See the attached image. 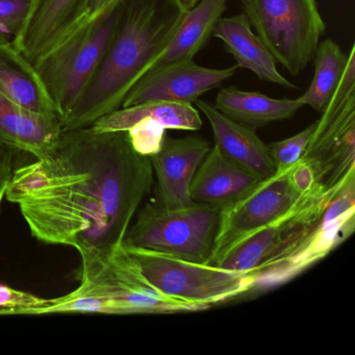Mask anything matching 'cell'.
I'll return each instance as SVG.
<instances>
[{
  "mask_svg": "<svg viewBox=\"0 0 355 355\" xmlns=\"http://www.w3.org/2000/svg\"><path fill=\"white\" fill-rule=\"evenodd\" d=\"M153 184L150 159L128 132L88 126L63 130L49 157L15 170L6 198L37 240L73 247L87 267L122 246Z\"/></svg>",
  "mask_w": 355,
  "mask_h": 355,
  "instance_id": "1",
  "label": "cell"
},
{
  "mask_svg": "<svg viewBox=\"0 0 355 355\" xmlns=\"http://www.w3.org/2000/svg\"><path fill=\"white\" fill-rule=\"evenodd\" d=\"M315 128H317V121L313 122L295 136L268 144L272 159L275 165L276 172L290 169L302 157L305 149L313 138Z\"/></svg>",
  "mask_w": 355,
  "mask_h": 355,
  "instance_id": "23",
  "label": "cell"
},
{
  "mask_svg": "<svg viewBox=\"0 0 355 355\" xmlns=\"http://www.w3.org/2000/svg\"><path fill=\"white\" fill-rule=\"evenodd\" d=\"M49 299L16 290L0 284V315H28V311L43 306Z\"/></svg>",
  "mask_w": 355,
  "mask_h": 355,
  "instance_id": "25",
  "label": "cell"
},
{
  "mask_svg": "<svg viewBox=\"0 0 355 355\" xmlns=\"http://www.w3.org/2000/svg\"><path fill=\"white\" fill-rule=\"evenodd\" d=\"M261 180L214 145L190 184L193 202L222 209L252 190Z\"/></svg>",
  "mask_w": 355,
  "mask_h": 355,
  "instance_id": "16",
  "label": "cell"
},
{
  "mask_svg": "<svg viewBox=\"0 0 355 355\" xmlns=\"http://www.w3.org/2000/svg\"><path fill=\"white\" fill-rule=\"evenodd\" d=\"M213 36L222 41L226 51L234 57L238 68L250 70L263 82L282 88L296 89L294 84L279 73L277 63L259 36L253 33L244 14L221 18Z\"/></svg>",
  "mask_w": 355,
  "mask_h": 355,
  "instance_id": "19",
  "label": "cell"
},
{
  "mask_svg": "<svg viewBox=\"0 0 355 355\" xmlns=\"http://www.w3.org/2000/svg\"><path fill=\"white\" fill-rule=\"evenodd\" d=\"M123 247L145 280L157 292L175 300L209 309L254 288L251 272L230 271L165 253Z\"/></svg>",
  "mask_w": 355,
  "mask_h": 355,
  "instance_id": "7",
  "label": "cell"
},
{
  "mask_svg": "<svg viewBox=\"0 0 355 355\" xmlns=\"http://www.w3.org/2000/svg\"><path fill=\"white\" fill-rule=\"evenodd\" d=\"M211 148V143L200 136H166L159 153L149 157L157 180L155 200L159 205L169 209L192 205L190 184Z\"/></svg>",
  "mask_w": 355,
  "mask_h": 355,
  "instance_id": "13",
  "label": "cell"
},
{
  "mask_svg": "<svg viewBox=\"0 0 355 355\" xmlns=\"http://www.w3.org/2000/svg\"><path fill=\"white\" fill-rule=\"evenodd\" d=\"M122 1L123 0H89L82 21H80V26L76 28V30L82 28L85 24H89V22L101 17L105 14L109 13L114 8L120 5Z\"/></svg>",
  "mask_w": 355,
  "mask_h": 355,
  "instance_id": "27",
  "label": "cell"
},
{
  "mask_svg": "<svg viewBox=\"0 0 355 355\" xmlns=\"http://www.w3.org/2000/svg\"><path fill=\"white\" fill-rule=\"evenodd\" d=\"M91 128L96 132H126L135 150L150 157L161 149L166 130L196 132L202 128V119L192 103L151 101L120 107Z\"/></svg>",
  "mask_w": 355,
  "mask_h": 355,
  "instance_id": "11",
  "label": "cell"
},
{
  "mask_svg": "<svg viewBox=\"0 0 355 355\" xmlns=\"http://www.w3.org/2000/svg\"><path fill=\"white\" fill-rule=\"evenodd\" d=\"M355 228V180L330 201L313 230L282 257L263 263L251 273L254 288H273L290 282L329 254Z\"/></svg>",
  "mask_w": 355,
  "mask_h": 355,
  "instance_id": "9",
  "label": "cell"
},
{
  "mask_svg": "<svg viewBox=\"0 0 355 355\" xmlns=\"http://www.w3.org/2000/svg\"><path fill=\"white\" fill-rule=\"evenodd\" d=\"M214 107L230 119L257 130L273 122L292 119L304 105L299 98H272L234 86L219 91Z\"/></svg>",
  "mask_w": 355,
  "mask_h": 355,
  "instance_id": "21",
  "label": "cell"
},
{
  "mask_svg": "<svg viewBox=\"0 0 355 355\" xmlns=\"http://www.w3.org/2000/svg\"><path fill=\"white\" fill-rule=\"evenodd\" d=\"M227 1L199 0L195 7L184 14L178 30L165 49L150 62L145 70L144 76L169 64L194 60L195 55L207 45L213 36L218 21L225 13Z\"/></svg>",
  "mask_w": 355,
  "mask_h": 355,
  "instance_id": "20",
  "label": "cell"
},
{
  "mask_svg": "<svg viewBox=\"0 0 355 355\" xmlns=\"http://www.w3.org/2000/svg\"><path fill=\"white\" fill-rule=\"evenodd\" d=\"M197 109L202 112L213 130L215 146L226 157L248 170L259 180L276 172L269 146L253 128L238 123L218 111L211 103L197 99Z\"/></svg>",
  "mask_w": 355,
  "mask_h": 355,
  "instance_id": "15",
  "label": "cell"
},
{
  "mask_svg": "<svg viewBox=\"0 0 355 355\" xmlns=\"http://www.w3.org/2000/svg\"><path fill=\"white\" fill-rule=\"evenodd\" d=\"M276 63L297 76L313 61L326 31L317 0H239Z\"/></svg>",
  "mask_w": 355,
  "mask_h": 355,
  "instance_id": "5",
  "label": "cell"
},
{
  "mask_svg": "<svg viewBox=\"0 0 355 355\" xmlns=\"http://www.w3.org/2000/svg\"><path fill=\"white\" fill-rule=\"evenodd\" d=\"M238 66L216 69L194 60L176 62L145 74L128 93L121 107L151 101L193 103L236 74Z\"/></svg>",
  "mask_w": 355,
  "mask_h": 355,
  "instance_id": "12",
  "label": "cell"
},
{
  "mask_svg": "<svg viewBox=\"0 0 355 355\" xmlns=\"http://www.w3.org/2000/svg\"><path fill=\"white\" fill-rule=\"evenodd\" d=\"M221 209L202 203L169 209L150 201L138 211L123 246L209 263L219 230Z\"/></svg>",
  "mask_w": 355,
  "mask_h": 355,
  "instance_id": "3",
  "label": "cell"
},
{
  "mask_svg": "<svg viewBox=\"0 0 355 355\" xmlns=\"http://www.w3.org/2000/svg\"><path fill=\"white\" fill-rule=\"evenodd\" d=\"M186 13L172 0H125L119 28L101 64L76 105L61 120L63 130L88 128L119 110Z\"/></svg>",
  "mask_w": 355,
  "mask_h": 355,
  "instance_id": "2",
  "label": "cell"
},
{
  "mask_svg": "<svg viewBox=\"0 0 355 355\" xmlns=\"http://www.w3.org/2000/svg\"><path fill=\"white\" fill-rule=\"evenodd\" d=\"M74 292L90 297L94 313L105 315H165L207 309L157 292L143 277L123 245L103 263L82 267L80 284Z\"/></svg>",
  "mask_w": 355,
  "mask_h": 355,
  "instance_id": "6",
  "label": "cell"
},
{
  "mask_svg": "<svg viewBox=\"0 0 355 355\" xmlns=\"http://www.w3.org/2000/svg\"><path fill=\"white\" fill-rule=\"evenodd\" d=\"M349 53L330 40L322 41L313 55L315 72L309 89L299 97L303 105L322 114L338 89L348 63Z\"/></svg>",
  "mask_w": 355,
  "mask_h": 355,
  "instance_id": "22",
  "label": "cell"
},
{
  "mask_svg": "<svg viewBox=\"0 0 355 355\" xmlns=\"http://www.w3.org/2000/svg\"><path fill=\"white\" fill-rule=\"evenodd\" d=\"M291 170L275 172L252 190L221 209L213 265L232 247L286 214L301 196L291 178Z\"/></svg>",
  "mask_w": 355,
  "mask_h": 355,
  "instance_id": "10",
  "label": "cell"
},
{
  "mask_svg": "<svg viewBox=\"0 0 355 355\" xmlns=\"http://www.w3.org/2000/svg\"><path fill=\"white\" fill-rule=\"evenodd\" d=\"M32 0H0V38L13 40L21 30Z\"/></svg>",
  "mask_w": 355,
  "mask_h": 355,
  "instance_id": "24",
  "label": "cell"
},
{
  "mask_svg": "<svg viewBox=\"0 0 355 355\" xmlns=\"http://www.w3.org/2000/svg\"><path fill=\"white\" fill-rule=\"evenodd\" d=\"M0 93L31 111L60 118L34 64L5 38H0Z\"/></svg>",
  "mask_w": 355,
  "mask_h": 355,
  "instance_id": "18",
  "label": "cell"
},
{
  "mask_svg": "<svg viewBox=\"0 0 355 355\" xmlns=\"http://www.w3.org/2000/svg\"><path fill=\"white\" fill-rule=\"evenodd\" d=\"M89 0H32L26 22L13 39L34 66L61 44L82 21Z\"/></svg>",
  "mask_w": 355,
  "mask_h": 355,
  "instance_id": "14",
  "label": "cell"
},
{
  "mask_svg": "<svg viewBox=\"0 0 355 355\" xmlns=\"http://www.w3.org/2000/svg\"><path fill=\"white\" fill-rule=\"evenodd\" d=\"M124 3L78 28L35 65L60 120L69 113L96 71L119 28Z\"/></svg>",
  "mask_w": 355,
  "mask_h": 355,
  "instance_id": "4",
  "label": "cell"
},
{
  "mask_svg": "<svg viewBox=\"0 0 355 355\" xmlns=\"http://www.w3.org/2000/svg\"><path fill=\"white\" fill-rule=\"evenodd\" d=\"M63 132L58 116L31 111L0 93V140L36 159L49 157Z\"/></svg>",
  "mask_w": 355,
  "mask_h": 355,
  "instance_id": "17",
  "label": "cell"
},
{
  "mask_svg": "<svg viewBox=\"0 0 355 355\" xmlns=\"http://www.w3.org/2000/svg\"><path fill=\"white\" fill-rule=\"evenodd\" d=\"M340 190L317 184L301 195L282 217L232 247L211 266L249 273L282 257L313 230Z\"/></svg>",
  "mask_w": 355,
  "mask_h": 355,
  "instance_id": "8",
  "label": "cell"
},
{
  "mask_svg": "<svg viewBox=\"0 0 355 355\" xmlns=\"http://www.w3.org/2000/svg\"><path fill=\"white\" fill-rule=\"evenodd\" d=\"M182 11L188 12L198 3L199 0H172Z\"/></svg>",
  "mask_w": 355,
  "mask_h": 355,
  "instance_id": "28",
  "label": "cell"
},
{
  "mask_svg": "<svg viewBox=\"0 0 355 355\" xmlns=\"http://www.w3.org/2000/svg\"><path fill=\"white\" fill-rule=\"evenodd\" d=\"M20 151L0 140V207L14 174V163Z\"/></svg>",
  "mask_w": 355,
  "mask_h": 355,
  "instance_id": "26",
  "label": "cell"
}]
</instances>
